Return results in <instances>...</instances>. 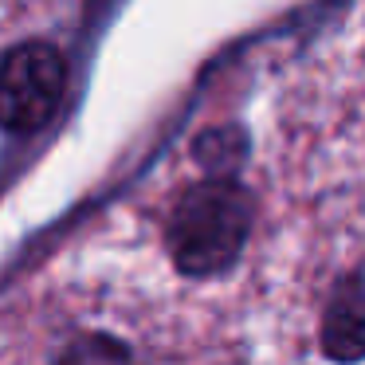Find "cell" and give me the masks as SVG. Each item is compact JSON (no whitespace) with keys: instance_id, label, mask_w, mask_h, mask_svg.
<instances>
[{"instance_id":"6da1fadb","label":"cell","mask_w":365,"mask_h":365,"mask_svg":"<svg viewBox=\"0 0 365 365\" xmlns=\"http://www.w3.org/2000/svg\"><path fill=\"white\" fill-rule=\"evenodd\" d=\"M252 216V192L236 181L212 177L192 185L169 216V255L185 275H220L244 252Z\"/></svg>"},{"instance_id":"7a4b0ae2","label":"cell","mask_w":365,"mask_h":365,"mask_svg":"<svg viewBox=\"0 0 365 365\" xmlns=\"http://www.w3.org/2000/svg\"><path fill=\"white\" fill-rule=\"evenodd\" d=\"M67 91V59L43 40H28L0 59V126L28 134L56 114Z\"/></svg>"},{"instance_id":"3957f363","label":"cell","mask_w":365,"mask_h":365,"mask_svg":"<svg viewBox=\"0 0 365 365\" xmlns=\"http://www.w3.org/2000/svg\"><path fill=\"white\" fill-rule=\"evenodd\" d=\"M322 354L341 365L365 357V279L354 275L338 283L322 314Z\"/></svg>"}]
</instances>
